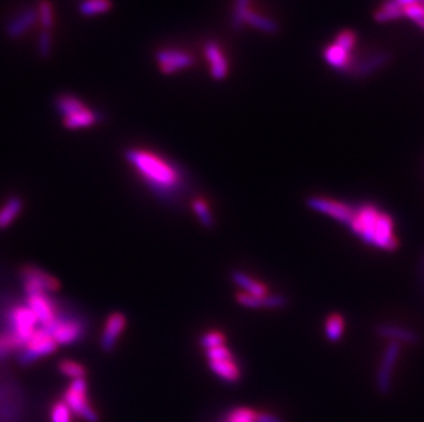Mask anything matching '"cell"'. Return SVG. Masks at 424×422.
I'll use <instances>...</instances> for the list:
<instances>
[{
    "label": "cell",
    "instance_id": "obj_29",
    "mask_svg": "<svg viewBox=\"0 0 424 422\" xmlns=\"http://www.w3.org/2000/svg\"><path fill=\"white\" fill-rule=\"evenodd\" d=\"M22 344L23 343L8 331L0 332V361L7 359L11 355H17Z\"/></svg>",
    "mask_w": 424,
    "mask_h": 422
},
{
    "label": "cell",
    "instance_id": "obj_34",
    "mask_svg": "<svg viewBox=\"0 0 424 422\" xmlns=\"http://www.w3.org/2000/svg\"><path fill=\"white\" fill-rule=\"evenodd\" d=\"M50 419L51 422H72V412L63 399L54 402L50 410Z\"/></svg>",
    "mask_w": 424,
    "mask_h": 422
},
{
    "label": "cell",
    "instance_id": "obj_36",
    "mask_svg": "<svg viewBox=\"0 0 424 422\" xmlns=\"http://www.w3.org/2000/svg\"><path fill=\"white\" fill-rule=\"evenodd\" d=\"M334 43H337L338 45H341V47L345 48L346 51L352 52L353 48H354V45H356V43H357V37H356V34H354L352 30H342V32L337 36V38H335Z\"/></svg>",
    "mask_w": 424,
    "mask_h": 422
},
{
    "label": "cell",
    "instance_id": "obj_37",
    "mask_svg": "<svg viewBox=\"0 0 424 422\" xmlns=\"http://www.w3.org/2000/svg\"><path fill=\"white\" fill-rule=\"evenodd\" d=\"M404 16L415 21L416 23H419L421 21L424 19V5L416 3L408 7H404Z\"/></svg>",
    "mask_w": 424,
    "mask_h": 422
},
{
    "label": "cell",
    "instance_id": "obj_35",
    "mask_svg": "<svg viewBox=\"0 0 424 422\" xmlns=\"http://www.w3.org/2000/svg\"><path fill=\"white\" fill-rule=\"evenodd\" d=\"M255 414L253 409L247 408H236L226 413L222 422H255Z\"/></svg>",
    "mask_w": 424,
    "mask_h": 422
},
{
    "label": "cell",
    "instance_id": "obj_27",
    "mask_svg": "<svg viewBox=\"0 0 424 422\" xmlns=\"http://www.w3.org/2000/svg\"><path fill=\"white\" fill-rule=\"evenodd\" d=\"M379 333L385 337L392 339V342L397 343H415L416 335L405 328L394 326V325H382L379 328Z\"/></svg>",
    "mask_w": 424,
    "mask_h": 422
},
{
    "label": "cell",
    "instance_id": "obj_5",
    "mask_svg": "<svg viewBox=\"0 0 424 422\" xmlns=\"http://www.w3.org/2000/svg\"><path fill=\"white\" fill-rule=\"evenodd\" d=\"M58 344L45 328H37L22 344L18 351L17 362L21 366H29L45 357L52 355L58 350Z\"/></svg>",
    "mask_w": 424,
    "mask_h": 422
},
{
    "label": "cell",
    "instance_id": "obj_2",
    "mask_svg": "<svg viewBox=\"0 0 424 422\" xmlns=\"http://www.w3.org/2000/svg\"><path fill=\"white\" fill-rule=\"evenodd\" d=\"M363 243L382 251H396L400 245L393 216L372 203L353 209L346 225Z\"/></svg>",
    "mask_w": 424,
    "mask_h": 422
},
{
    "label": "cell",
    "instance_id": "obj_4",
    "mask_svg": "<svg viewBox=\"0 0 424 422\" xmlns=\"http://www.w3.org/2000/svg\"><path fill=\"white\" fill-rule=\"evenodd\" d=\"M58 346H73L80 343L87 333L85 318L61 303L54 321L45 328Z\"/></svg>",
    "mask_w": 424,
    "mask_h": 422
},
{
    "label": "cell",
    "instance_id": "obj_6",
    "mask_svg": "<svg viewBox=\"0 0 424 422\" xmlns=\"http://www.w3.org/2000/svg\"><path fill=\"white\" fill-rule=\"evenodd\" d=\"M62 399L73 416H77L83 421H99V416L88 398L87 379L72 380L69 387L65 390Z\"/></svg>",
    "mask_w": 424,
    "mask_h": 422
},
{
    "label": "cell",
    "instance_id": "obj_30",
    "mask_svg": "<svg viewBox=\"0 0 424 422\" xmlns=\"http://www.w3.org/2000/svg\"><path fill=\"white\" fill-rule=\"evenodd\" d=\"M191 208L194 214L197 215V218L200 219V222L206 226V227H211L214 223V216H213L212 209L209 206V203L206 202V199L201 198V197H197L193 199L191 202Z\"/></svg>",
    "mask_w": 424,
    "mask_h": 422
},
{
    "label": "cell",
    "instance_id": "obj_31",
    "mask_svg": "<svg viewBox=\"0 0 424 422\" xmlns=\"http://www.w3.org/2000/svg\"><path fill=\"white\" fill-rule=\"evenodd\" d=\"M251 0H235L232 12H231V26L235 30H239L244 25V16L251 10L250 8Z\"/></svg>",
    "mask_w": 424,
    "mask_h": 422
},
{
    "label": "cell",
    "instance_id": "obj_15",
    "mask_svg": "<svg viewBox=\"0 0 424 422\" xmlns=\"http://www.w3.org/2000/svg\"><path fill=\"white\" fill-rule=\"evenodd\" d=\"M205 56L209 62V69H211V76L215 81H222L229 71V65L228 60L220 47V44L214 40H209L205 44Z\"/></svg>",
    "mask_w": 424,
    "mask_h": 422
},
{
    "label": "cell",
    "instance_id": "obj_20",
    "mask_svg": "<svg viewBox=\"0 0 424 422\" xmlns=\"http://www.w3.org/2000/svg\"><path fill=\"white\" fill-rule=\"evenodd\" d=\"M390 59H392V55L389 52H377L365 58L360 63L354 65L352 71L357 77H367L371 73L377 71L378 69H382L383 66H386L390 62Z\"/></svg>",
    "mask_w": 424,
    "mask_h": 422
},
{
    "label": "cell",
    "instance_id": "obj_40",
    "mask_svg": "<svg viewBox=\"0 0 424 422\" xmlns=\"http://www.w3.org/2000/svg\"><path fill=\"white\" fill-rule=\"evenodd\" d=\"M419 4H422V5H424V0H419Z\"/></svg>",
    "mask_w": 424,
    "mask_h": 422
},
{
    "label": "cell",
    "instance_id": "obj_23",
    "mask_svg": "<svg viewBox=\"0 0 424 422\" xmlns=\"http://www.w3.org/2000/svg\"><path fill=\"white\" fill-rule=\"evenodd\" d=\"M244 23L253 26L257 30H261L268 34H275L279 32V23L273 21L272 18H268L265 15H259L250 10L244 16Z\"/></svg>",
    "mask_w": 424,
    "mask_h": 422
},
{
    "label": "cell",
    "instance_id": "obj_8",
    "mask_svg": "<svg viewBox=\"0 0 424 422\" xmlns=\"http://www.w3.org/2000/svg\"><path fill=\"white\" fill-rule=\"evenodd\" d=\"M4 320L7 329L22 343L39 328V321L34 313L28 307L26 303H11L4 310Z\"/></svg>",
    "mask_w": 424,
    "mask_h": 422
},
{
    "label": "cell",
    "instance_id": "obj_11",
    "mask_svg": "<svg viewBox=\"0 0 424 422\" xmlns=\"http://www.w3.org/2000/svg\"><path fill=\"white\" fill-rule=\"evenodd\" d=\"M156 62L162 74H173L180 70L191 67L195 59L187 51L175 48H162L156 52Z\"/></svg>",
    "mask_w": 424,
    "mask_h": 422
},
{
    "label": "cell",
    "instance_id": "obj_19",
    "mask_svg": "<svg viewBox=\"0 0 424 422\" xmlns=\"http://www.w3.org/2000/svg\"><path fill=\"white\" fill-rule=\"evenodd\" d=\"M235 298L240 306L247 307V309H277L286 303V299L283 296L273 295V293H271L269 296H264V298H255V296H248L246 293L237 292Z\"/></svg>",
    "mask_w": 424,
    "mask_h": 422
},
{
    "label": "cell",
    "instance_id": "obj_33",
    "mask_svg": "<svg viewBox=\"0 0 424 422\" xmlns=\"http://www.w3.org/2000/svg\"><path fill=\"white\" fill-rule=\"evenodd\" d=\"M54 37L51 30H41L37 38V54L41 59H48L52 54Z\"/></svg>",
    "mask_w": 424,
    "mask_h": 422
},
{
    "label": "cell",
    "instance_id": "obj_3",
    "mask_svg": "<svg viewBox=\"0 0 424 422\" xmlns=\"http://www.w3.org/2000/svg\"><path fill=\"white\" fill-rule=\"evenodd\" d=\"M206 362L213 373L225 383H237L242 377L240 366L226 346V337L220 331H208L201 337Z\"/></svg>",
    "mask_w": 424,
    "mask_h": 422
},
{
    "label": "cell",
    "instance_id": "obj_24",
    "mask_svg": "<svg viewBox=\"0 0 424 422\" xmlns=\"http://www.w3.org/2000/svg\"><path fill=\"white\" fill-rule=\"evenodd\" d=\"M113 8L112 0H81L77 5L78 12L83 16H98L107 14Z\"/></svg>",
    "mask_w": 424,
    "mask_h": 422
},
{
    "label": "cell",
    "instance_id": "obj_13",
    "mask_svg": "<svg viewBox=\"0 0 424 422\" xmlns=\"http://www.w3.org/2000/svg\"><path fill=\"white\" fill-rule=\"evenodd\" d=\"M401 343L397 342H390L385 354H383V359L378 372V377H377V384H378V390L381 394L386 395L390 392L392 388V377H393V370L396 368L399 355L401 353Z\"/></svg>",
    "mask_w": 424,
    "mask_h": 422
},
{
    "label": "cell",
    "instance_id": "obj_38",
    "mask_svg": "<svg viewBox=\"0 0 424 422\" xmlns=\"http://www.w3.org/2000/svg\"><path fill=\"white\" fill-rule=\"evenodd\" d=\"M255 422H283V420L275 414L261 412L255 414Z\"/></svg>",
    "mask_w": 424,
    "mask_h": 422
},
{
    "label": "cell",
    "instance_id": "obj_28",
    "mask_svg": "<svg viewBox=\"0 0 424 422\" xmlns=\"http://www.w3.org/2000/svg\"><path fill=\"white\" fill-rule=\"evenodd\" d=\"M58 370L62 376L70 379V380H77V379H85L87 377V369L83 364L74 361V359H61L58 362Z\"/></svg>",
    "mask_w": 424,
    "mask_h": 422
},
{
    "label": "cell",
    "instance_id": "obj_22",
    "mask_svg": "<svg viewBox=\"0 0 424 422\" xmlns=\"http://www.w3.org/2000/svg\"><path fill=\"white\" fill-rule=\"evenodd\" d=\"M54 103H55V109H56L58 114L62 118L70 117V115H73V114H76V113L88 107L81 99H78L77 96H74L72 93H62V95L56 96Z\"/></svg>",
    "mask_w": 424,
    "mask_h": 422
},
{
    "label": "cell",
    "instance_id": "obj_17",
    "mask_svg": "<svg viewBox=\"0 0 424 422\" xmlns=\"http://www.w3.org/2000/svg\"><path fill=\"white\" fill-rule=\"evenodd\" d=\"M324 59L326 62L337 70L341 71H352L353 62H352V52L346 51L337 43H332L324 49Z\"/></svg>",
    "mask_w": 424,
    "mask_h": 422
},
{
    "label": "cell",
    "instance_id": "obj_21",
    "mask_svg": "<svg viewBox=\"0 0 424 422\" xmlns=\"http://www.w3.org/2000/svg\"><path fill=\"white\" fill-rule=\"evenodd\" d=\"M99 122V114L89 107L70 115L66 118H62V124L66 129L69 131H78V129H85L96 125Z\"/></svg>",
    "mask_w": 424,
    "mask_h": 422
},
{
    "label": "cell",
    "instance_id": "obj_1",
    "mask_svg": "<svg viewBox=\"0 0 424 422\" xmlns=\"http://www.w3.org/2000/svg\"><path fill=\"white\" fill-rule=\"evenodd\" d=\"M125 159L139 180L160 199L172 201L184 187V175L178 165L146 148H128Z\"/></svg>",
    "mask_w": 424,
    "mask_h": 422
},
{
    "label": "cell",
    "instance_id": "obj_10",
    "mask_svg": "<svg viewBox=\"0 0 424 422\" xmlns=\"http://www.w3.org/2000/svg\"><path fill=\"white\" fill-rule=\"evenodd\" d=\"M25 303L34 313L39 324L43 328H47L54 321L61 307V302L56 300L54 295H48V293L26 295Z\"/></svg>",
    "mask_w": 424,
    "mask_h": 422
},
{
    "label": "cell",
    "instance_id": "obj_25",
    "mask_svg": "<svg viewBox=\"0 0 424 422\" xmlns=\"http://www.w3.org/2000/svg\"><path fill=\"white\" fill-rule=\"evenodd\" d=\"M401 16H404V8L396 0H385L374 14V19L381 23L390 22Z\"/></svg>",
    "mask_w": 424,
    "mask_h": 422
},
{
    "label": "cell",
    "instance_id": "obj_7",
    "mask_svg": "<svg viewBox=\"0 0 424 422\" xmlns=\"http://www.w3.org/2000/svg\"><path fill=\"white\" fill-rule=\"evenodd\" d=\"M19 280L25 296L33 293L54 295L61 289V282L51 273L34 265H25L19 269Z\"/></svg>",
    "mask_w": 424,
    "mask_h": 422
},
{
    "label": "cell",
    "instance_id": "obj_9",
    "mask_svg": "<svg viewBox=\"0 0 424 422\" xmlns=\"http://www.w3.org/2000/svg\"><path fill=\"white\" fill-rule=\"evenodd\" d=\"M127 328L128 317L123 311H113L106 317L99 336V346L103 353H112L117 348Z\"/></svg>",
    "mask_w": 424,
    "mask_h": 422
},
{
    "label": "cell",
    "instance_id": "obj_16",
    "mask_svg": "<svg viewBox=\"0 0 424 422\" xmlns=\"http://www.w3.org/2000/svg\"><path fill=\"white\" fill-rule=\"evenodd\" d=\"M232 281L236 284L237 288H240L239 292L246 293L248 296L264 298V296H269L271 295L268 287L264 282L258 281L257 278L250 277L248 274H246L243 271L232 273Z\"/></svg>",
    "mask_w": 424,
    "mask_h": 422
},
{
    "label": "cell",
    "instance_id": "obj_39",
    "mask_svg": "<svg viewBox=\"0 0 424 422\" xmlns=\"http://www.w3.org/2000/svg\"><path fill=\"white\" fill-rule=\"evenodd\" d=\"M403 8L404 7H408V5H412V4H416V3H419V0H396Z\"/></svg>",
    "mask_w": 424,
    "mask_h": 422
},
{
    "label": "cell",
    "instance_id": "obj_32",
    "mask_svg": "<svg viewBox=\"0 0 424 422\" xmlns=\"http://www.w3.org/2000/svg\"><path fill=\"white\" fill-rule=\"evenodd\" d=\"M37 16L39 22L41 23L44 30H51L54 27V5L50 0H40L37 7Z\"/></svg>",
    "mask_w": 424,
    "mask_h": 422
},
{
    "label": "cell",
    "instance_id": "obj_26",
    "mask_svg": "<svg viewBox=\"0 0 424 422\" xmlns=\"http://www.w3.org/2000/svg\"><path fill=\"white\" fill-rule=\"evenodd\" d=\"M343 332H345V318L338 313L330 314L324 322L326 337L330 342L335 343L341 340V337L343 336Z\"/></svg>",
    "mask_w": 424,
    "mask_h": 422
},
{
    "label": "cell",
    "instance_id": "obj_14",
    "mask_svg": "<svg viewBox=\"0 0 424 422\" xmlns=\"http://www.w3.org/2000/svg\"><path fill=\"white\" fill-rule=\"evenodd\" d=\"M37 22V10L34 7L25 8L6 25V36L10 40H18L25 33H28Z\"/></svg>",
    "mask_w": 424,
    "mask_h": 422
},
{
    "label": "cell",
    "instance_id": "obj_12",
    "mask_svg": "<svg viewBox=\"0 0 424 422\" xmlns=\"http://www.w3.org/2000/svg\"><path fill=\"white\" fill-rule=\"evenodd\" d=\"M308 206L312 210L317 211L320 214H324L343 225H348L354 206H350L345 202L331 199V198H324V197H313L308 199Z\"/></svg>",
    "mask_w": 424,
    "mask_h": 422
},
{
    "label": "cell",
    "instance_id": "obj_18",
    "mask_svg": "<svg viewBox=\"0 0 424 422\" xmlns=\"http://www.w3.org/2000/svg\"><path fill=\"white\" fill-rule=\"evenodd\" d=\"M23 211V199L19 195H10L0 205V230L8 229Z\"/></svg>",
    "mask_w": 424,
    "mask_h": 422
}]
</instances>
